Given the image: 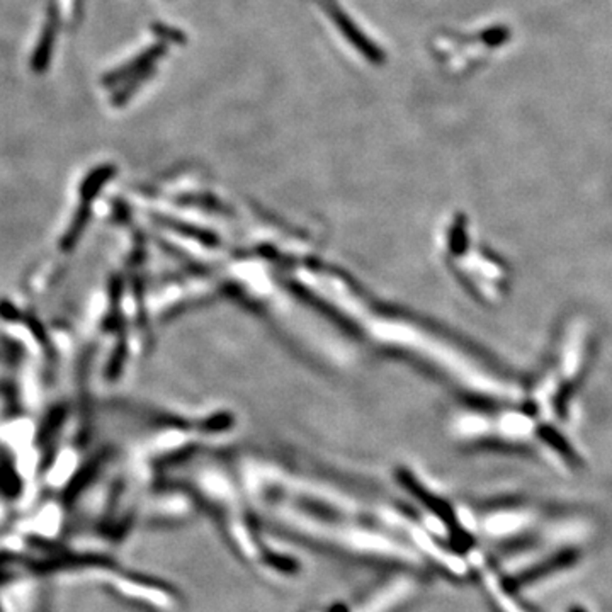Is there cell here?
<instances>
[{
  "mask_svg": "<svg viewBox=\"0 0 612 612\" xmlns=\"http://www.w3.org/2000/svg\"><path fill=\"white\" fill-rule=\"evenodd\" d=\"M510 36H512V33H510V29L507 26L489 27V29H485V31L480 34L481 41H483L485 44L491 46V48L502 46L507 41L510 40Z\"/></svg>",
  "mask_w": 612,
  "mask_h": 612,
  "instance_id": "cell-1",
  "label": "cell"
}]
</instances>
